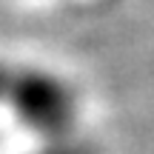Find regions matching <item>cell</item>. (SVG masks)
<instances>
[{
    "label": "cell",
    "instance_id": "2",
    "mask_svg": "<svg viewBox=\"0 0 154 154\" xmlns=\"http://www.w3.org/2000/svg\"><path fill=\"white\" fill-rule=\"evenodd\" d=\"M37 154H97L94 149V143H88V140L83 137H66V140H51V143L43 146V151Z\"/></svg>",
    "mask_w": 154,
    "mask_h": 154
},
{
    "label": "cell",
    "instance_id": "1",
    "mask_svg": "<svg viewBox=\"0 0 154 154\" xmlns=\"http://www.w3.org/2000/svg\"><path fill=\"white\" fill-rule=\"evenodd\" d=\"M3 100L14 109L17 120L29 131L40 134L46 143L77 134L80 94L69 83V77L57 72H46V69L9 72Z\"/></svg>",
    "mask_w": 154,
    "mask_h": 154
}]
</instances>
